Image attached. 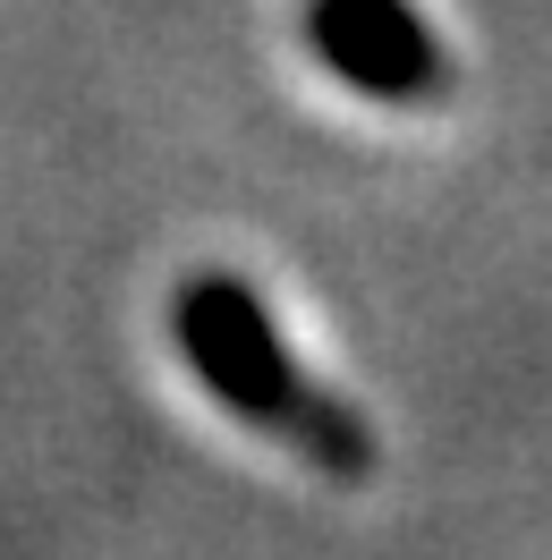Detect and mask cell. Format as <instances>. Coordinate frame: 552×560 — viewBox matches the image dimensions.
<instances>
[{
    "mask_svg": "<svg viewBox=\"0 0 552 560\" xmlns=\"http://www.w3.org/2000/svg\"><path fill=\"white\" fill-rule=\"evenodd\" d=\"M171 331H179V357L196 365V383H205L230 417H246L255 433L289 442V451L314 458L323 476H366V467H375V433L280 349L273 315H264V298H255L246 280H230V272L187 280L179 306H171Z\"/></svg>",
    "mask_w": 552,
    "mask_h": 560,
    "instance_id": "1",
    "label": "cell"
},
{
    "mask_svg": "<svg viewBox=\"0 0 552 560\" xmlns=\"http://www.w3.org/2000/svg\"><path fill=\"white\" fill-rule=\"evenodd\" d=\"M307 35L323 51V69L348 77L357 94L409 103V94L442 85V43H434V26L416 18L409 0H314Z\"/></svg>",
    "mask_w": 552,
    "mask_h": 560,
    "instance_id": "2",
    "label": "cell"
}]
</instances>
